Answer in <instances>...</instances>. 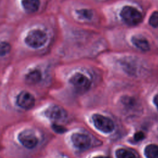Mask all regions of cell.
Returning a JSON list of instances; mask_svg holds the SVG:
<instances>
[{
  "label": "cell",
  "instance_id": "cell-1",
  "mask_svg": "<svg viewBox=\"0 0 158 158\" xmlns=\"http://www.w3.org/2000/svg\"><path fill=\"white\" fill-rule=\"evenodd\" d=\"M47 40V33L44 30L39 28L29 31L25 38V43L32 48L42 47L45 44Z\"/></svg>",
  "mask_w": 158,
  "mask_h": 158
},
{
  "label": "cell",
  "instance_id": "cell-2",
  "mask_svg": "<svg viewBox=\"0 0 158 158\" xmlns=\"http://www.w3.org/2000/svg\"><path fill=\"white\" fill-rule=\"evenodd\" d=\"M120 17L123 22L128 25H137L143 19L141 13L132 6H125L120 12Z\"/></svg>",
  "mask_w": 158,
  "mask_h": 158
},
{
  "label": "cell",
  "instance_id": "cell-3",
  "mask_svg": "<svg viewBox=\"0 0 158 158\" xmlns=\"http://www.w3.org/2000/svg\"><path fill=\"white\" fill-rule=\"evenodd\" d=\"M70 83L77 92L81 93L87 91L91 85L89 79L81 73H76L73 75L70 79Z\"/></svg>",
  "mask_w": 158,
  "mask_h": 158
},
{
  "label": "cell",
  "instance_id": "cell-4",
  "mask_svg": "<svg viewBox=\"0 0 158 158\" xmlns=\"http://www.w3.org/2000/svg\"><path fill=\"white\" fill-rule=\"evenodd\" d=\"M93 123L95 127L104 133H110L114 128V124L112 120L100 114H94L92 117Z\"/></svg>",
  "mask_w": 158,
  "mask_h": 158
},
{
  "label": "cell",
  "instance_id": "cell-5",
  "mask_svg": "<svg viewBox=\"0 0 158 158\" xmlns=\"http://www.w3.org/2000/svg\"><path fill=\"white\" fill-rule=\"evenodd\" d=\"M19 142L28 149L34 148L38 143V139L35 134L30 130H26L20 132L18 136Z\"/></svg>",
  "mask_w": 158,
  "mask_h": 158
},
{
  "label": "cell",
  "instance_id": "cell-6",
  "mask_svg": "<svg viewBox=\"0 0 158 158\" xmlns=\"http://www.w3.org/2000/svg\"><path fill=\"white\" fill-rule=\"evenodd\" d=\"M73 146L79 149H86L91 144V139L87 135L83 133H74L71 136Z\"/></svg>",
  "mask_w": 158,
  "mask_h": 158
},
{
  "label": "cell",
  "instance_id": "cell-7",
  "mask_svg": "<svg viewBox=\"0 0 158 158\" xmlns=\"http://www.w3.org/2000/svg\"><path fill=\"white\" fill-rule=\"evenodd\" d=\"M35 102V98L32 94L27 91H22L17 98V105L24 109H30L33 107Z\"/></svg>",
  "mask_w": 158,
  "mask_h": 158
},
{
  "label": "cell",
  "instance_id": "cell-8",
  "mask_svg": "<svg viewBox=\"0 0 158 158\" xmlns=\"http://www.w3.org/2000/svg\"><path fill=\"white\" fill-rule=\"evenodd\" d=\"M46 116L54 121L64 120L66 116L65 110L58 106H51L45 110Z\"/></svg>",
  "mask_w": 158,
  "mask_h": 158
},
{
  "label": "cell",
  "instance_id": "cell-9",
  "mask_svg": "<svg viewBox=\"0 0 158 158\" xmlns=\"http://www.w3.org/2000/svg\"><path fill=\"white\" fill-rule=\"evenodd\" d=\"M132 43L138 49L146 51L149 49L150 46L148 40L141 35H135L131 38Z\"/></svg>",
  "mask_w": 158,
  "mask_h": 158
},
{
  "label": "cell",
  "instance_id": "cell-10",
  "mask_svg": "<svg viewBox=\"0 0 158 158\" xmlns=\"http://www.w3.org/2000/svg\"><path fill=\"white\" fill-rule=\"evenodd\" d=\"M22 6L27 13L36 12L40 6V0H22Z\"/></svg>",
  "mask_w": 158,
  "mask_h": 158
},
{
  "label": "cell",
  "instance_id": "cell-11",
  "mask_svg": "<svg viewBox=\"0 0 158 158\" xmlns=\"http://www.w3.org/2000/svg\"><path fill=\"white\" fill-rule=\"evenodd\" d=\"M26 81L30 84H35L41 79V73L39 70L34 69L30 71L25 77Z\"/></svg>",
  "mask_w": 158,
  "mask_h": 158
},
{
  "label": "cell",
  "instance_id": "cell-12",
  "mask_svg": "<svg viewBox=\"0 0 158 158\" xmlns=\"http://www.w3.org/2000/svg\"><path fill=\"white\" fill-rule=\"evenodd\" d=\"M144 154L147 158H158V146L149 144L144 149Z\"/></svg>",
  "mask_w": 158,
  "mask_h": 158
},
{
  "label": "cell",
  "instance_id": "cell-13",
  "mask_svg": "<svg viewBox=\"0 0 158 158\" xmlns=\"http://www.w3.org/2000/svg\"><path fill=\"white\" fill-rule=\"evenodd\" d=\"M117 158H136L135 154L130 151L125 149H119L115 152Z\"/></svg>",
  "mask_w": 158,
  "mask_h": 158
},
{
  "label": "cell",
  "instance_id": "cell-14",
  "mask_svg": "<svg viewBox=\"0 0 158 158\" xmlns=\"http://www.w3.org/2000/svg\"><path fill=\"white\" fill-rule=\"evenodd\" d=\"M11 49L10 45L6 41L0 42V56L8 54Z\"/></svg>",
  "mask_w": 158,
  "mask_h": 158
},
{
  "label": "cell",
  "instance_id": "cell-15",
  "mask_svg": "<svg viewBox=\"0 0 158 158\" xmlns=\"http://www.w3.org/2000/svg\"><path fill=\"white\" fill-rule=\"evenodd\" d=\"M149 23L153 27H158V11H155L152 14L149 20Z\"/></svg>",
  "mask_w": 158,
  "mask_h": 158
},
{
  "label": "cell",
  "instance_id": "cell-16",
  "mask_svg": "<svg viewBox=\"0 0 158 158\" xmlns=\"http://www.w3.org/2000/svg\"><path fill=\"white\" fill-rule=\"evenodd\" d=\"M77 13L81 17H83L84 19H90L93 15V13H92L91 10H90L89 9H80V10H78Z\"/></svg>",
  "mask_w": 158,
  "mask_h": 158
},
{
  "label": "cell",
  "instance_id": "cell-17",
  "mask_svg": "<svg viewBox=\"0 0 158 158\" xmlns=\"http://www.w3.org/2000/svg\"><path fill=\"white\" fill-rule=\"evenodd\" d=\"M144 138V133L141 131L136 133L134 136V138L136 141H140V140L143 139Z\"/></svg>",
  "mask_w": 158,
  "mask_h": 158
},
{
  "label": "cell",
  "instance_id": "cell-18",
  "mask_svg": "<svg viewBox=\"0 0 158 158\" xmlns=\"http://www.w3.org/2000/svg\"><path fill=\"white\" fill-rule=\"evenodd\" d=\"M153 101H154V104L156 105L157 109H158V94H157V95L155 96V97L154 98V100H153Z\"/></svg>",
  "mask_w": 158,
  "mask_h": 158
},
{
  "label": "cell",
  "instance_id": "cell-19",
  "mask_svg": "<svg viewBox=\"0 0 158 158\" xmlns=\"http://www.w3.org/2000/svg\"><path fill=\"white\" fill-rule=\"evenodd\" d=\"M94 158H108L107 157H104V156H98V157H95Z\"/></svg>",
  "mask_w": 158,
  "mask_h": 158
}]
</instances>
